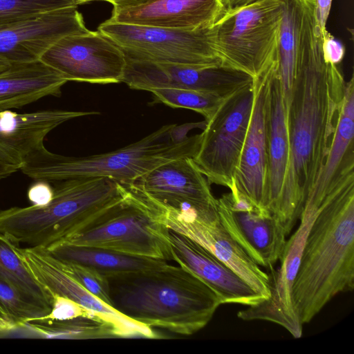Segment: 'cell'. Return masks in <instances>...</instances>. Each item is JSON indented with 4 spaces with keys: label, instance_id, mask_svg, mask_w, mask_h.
Returning <instances> with one entry per match:
<instances>
[{
    "label": "cell",
    "instance_id": "cell-39",
    "mask_svg": "<svg viewBox=\"0 0 354 354\" xmlns=\"http://www.w3.org/2000/svg\"><path fill=\"white\" fill-rule=\"evenodd\" d=\"M94 1V0H80L81 4L88 2V1Z\"/></svg>",
    "mask_w": 354,
    "mask_h": 354
},
{
    "label": "cell",
    "instance_id": "cell-9",
    "mask_svg": "<svg viewBox=\"0 0 354 354\" xmlns=\"http://www.w3.org/2000/svg\"><path fill=\"white\" fill-rule=\"evenodd\" d=\"M253 84L226 97L206 120L193 160L209 184L231 187L253 106Z\"/></svg>",
    "mask_w": 354,
    "mask_h": 354
},
{
    "label": "cell",
    "instance_id": "cell-12",
    "mask_svg": "<svg viewBox=\"0 0 354 354\" xmlns=\"http://www.w3.org/2000/svg\"><path fill=\"white\" fill-rule=\"evenodd\" d=\"M217 199L220 221L230 236L259 266L271 269L279 261L287 233L279 221L253 204L236 187Z\"/></svg>",
    "mask_w": 354,
    "mask_h": 354
},
{
    "label": "cell",
    "instance_id": "cell-17",
    "mask_svg": "<svg viewBox=\"0 0 354 354\" xmlns=\"http://www.w3.org/2000/svg\"><path fill=\"white\" fill-rule=\"evenodd\" d=\"M169 239L172 260L207 285L220 297L222 304L253 306L265 300L234 270L203 246L170 230Z\"/></svg>",
    "mask_w": 354,
    "mask_h": 354
},
{
    "label": "cell",
    "instance_id": "cell-5",
    "mask_svg": "<svg viewBox=\"0 0 354 354\" xmlns=\"http://www.w3.org/2000/svg\"><path fill=\"white\" fill-rule=\"evenodd\" d=\"M178 129L176 124H167L121 149L88 156L53 153L43 145L26 158L20 170L35 180L108 178L122 185L131 184L160 165L194 158L201 133L181 136Z\"/></svg>",
    "mask_w": 354,
    "mask_h": 354
},
{
    "label": "cell",
    "instance_id": "cell-14",
    "mask_svg": "<svg viewBox=\"0 0 354 354\" xmlns=\"http://www.w3.org/2000/svg\"><path fill=\"white\" fill-rule=\"evenodd\" d=\"M15 250L35 279L51 295L68 297L94 312L113 326L118 338L160 337L152 328L128 318L82 286L63 271L47 249L17 245Z\"/></svg>",
    "mask_w": 354,
    "mask_h": 354
},
{
    "label": "cell",
    "instance_id": "cell-11",
    "mask_svg": "<svg viewBox=\"0 0 354 354\" xmlns=\"http://www.w3.org/2000/svg\"><path fill=\"white\" fill-rule=\"evenodd\" d=\"M40 61L67 81L92 84L122 82L127 64L122 51L98 30L63 37Z\"/></svg>",
    "mask_w": 354,
    "mask_h": 354
},
{
    "label": "cell",
    "instance_id": "cell-15",
    "mask_svg": "<svg viewBox=\"0 0 354 354\" xmlns=\"http://www.w3.org/2000/svg\"><path fill=\"white\" fill-rule=\"evenodd\" d=\"M77 7L55 10L0 25V62L39 60L54 43L68 35L87 32Z\"/></svg>",
    "mask_w": 354,
    "mask_h": 354
},
{
    "label": "cell",
    "instance_id": "cell-23",
    "mask_svg": "<svg viewBox=\"0 0 354 354\" xmlns=\"http://www.w3.org/2000/svg\"><path fill=\"white\" fill-rule=\"evenodd\" d=\"M67 82L40 60L11 64L0 72V111L19 108L46 96H58Z\"/></svg>",
    "mask_w": 354,
    "mask_h": 354
},
{
    "label": "cell",
    "instance_id": "cell-8",
    "mask_svg": "<svg viewBox=\"0 0 354 354\" xmlns=\"http://www.w3.org/2000/svg\"><path fill=\"white\" fill-rule=\"evenodd\" d=\"M97 30L129 59L203 67L222 66L214 46V26L189 30L118 23L109 19Z\"/></svg>",
    "mask_w": 354,
    "mask_h": 354
},
{
    "label": "cell",
    "instance_id": "cell-10",
    "mask_svg": "<svg viewBox=\"0 0 354 354\" xmlns=\"http://www.w3.org/2000/svg\"><path fill=\"white\" fill-rule=\"evenodd\" d=\"M147 199L157 218L169 230L203 246L234 270L265 300L270 297L268 274L230 236L220 221L218 211L200 213L192 208L175 209Z\"/></svg>",
    "mask_w": 354,
    "mask_h": 354
},
{
    "label": "cell",
    "instance_id": "cell-29",
    "mask_svg": "<svg viewBox=\"0 0 354 354\" xmlns=\"http://www.w3.org/2000/svg\"><path fill=\"white\" fill-rule=\"evenodd\" d=\"M80 4V0H0V25Z\"/></svg>",
    "mask_w": 354,
    "mask_h": 354
},
{
    "label": "cell",
    "instance_id": "cell-36",
    "mask_svg": "<svg viewBox=\"0 0 354 354\" xmlns=\"http://www.w3.org/2000/svg\"><path fill=\"white\" fill-rule=\"evenodd\" d=\"M261 0H224L226 10H236Z\"/></svg>",
    "mask_w": 354,
    "mask_h": 354
},
{
    "label": "cell",
    "instance_id": "cell-7",
    "mask_svg": "<svg viewBox=\"0 0 354 354\" xmlns=\"http://www.w3.org/2000/svg\"><path fill=\"white\" fill-rule=\"evenodd\" d=\"M283 13L281 0H261L225 10L214 25V46L222 66L253 78L272 62Z\"/></svg>",
    "mask_w": 354,
    "mask_h": 354
},
{
    "label": "cell",
    "instance_id": "cell-18",
    "mask_svg": "<svg viewBox=\"0 0 354 354\" xmlns=\"http://www.w3.org/2000/svg\"><path fill=\"white\" fill-rule=\"evenodd\" d=\"M96 111L46 109L30 113L0 111V162L20 170L26 158L44 145L46 135L62 123Z\"/></svg>",
    "mask_w": 354,
    "mask_h": 354
},
{
    "label": "cell",
    "instance_id": "cell-26",
    "mask_svg": "<svg viewBox=\"0 0 354 354\" xmlns=\"http://www.w3.org/2000/svg\"><path fill=\"white\" fill-rule=\"evenodd\" d=\"M26 326L45 338L69 339L118 338L113 326L100 317H80L53 321L33 319Z\"/></svg>",
    "mask_w": 354,
    "mask_h": 354
},
{
    "label": "cell",
    "instance_id": "cell-24",
    "mask_svg": "<svg viewBox=\"0 0 354 354\" xmlns=\"http://www.w3.org/2000/svg\"><path fill=\"white\" fill-rule=\"evenodd\" d=\"M56 259L87 266L107 278L149 271L167 261L131 255L115 250L62 243L48 250Z\"/></svg>",
    "mask_w": 354,
    "mask_h": 354
},
{
    "label": "cell",
    "instance_id": "cell-20",
    "mask_svg": "<svg viewBox=\"0 0 354 354\" xmlns=\"http://www.w3.org/2000/svg\"><path fill=\"white\" fill-rule=\"evenodd\" d=\"M268 76L265 71L254 78L252 115L234 183L236 189L259 208L263 207L267 162L266 101Z\"/></svg>",
    "mask_w": 354,
    "mask_h": 354
},
{
    "label": "cell",
    "instance_id": "cell-34",
    "mask_svg": "<svg viewBox=\"0 0 354 354\" xmlns=\"http://www.w3.org/2000/svg\"><path fill=\"white\" fill-rule=\"evenodd\" d=\"M332 0H315L317 19L320 25L323 37L328 32L326 23L330 11Z\"/></svg>",
    "mask_w": 354,
    "mask_h": 354
},
{
    "label": "cell",
    "instance_id": "cell-31",
    "mask_svg": "<svg viewBox=\"0 0 354 354\" xmlns=\"http://www.w3.org/2000/svg\"><path fill=\"white\" fill-rule=\"evenodd\" d=\"M52 296L53 303L50 312L45 316L36 319L53 321L70 319L80 317H99L94 312L68 297L57 294H53Z\"/></svg>",
    "mask_w": 354,
    "mask_h": 354
},
{
    "label": "cell",
    "instance_id": "cell-19",
    "mask_svg": "<svg viewBox=\"0 0 354 354\" xmlns=\"http://www.w3.org/2000/svg\"><path fill=\"white\" fill-rule=\"evenodd\" d=\"M226 10L224 0H156L113 8L110 20L124 24L194 30L212 27Z\"/></svg>",
    "mask_w": 354,
    "mask_h": 354
},
{
    "label": "cell",
    "instance_id": "cell-22",
    "mask_svg": "<svg viewBox=\"0 0 354 354\" xmlns=\"http://www.w3.org/2000/svg\"><path fill=\"white\" fill-rule=\"evenodd\" d=\"M354 77L346 82L330 149L306 200L320 206L326 196L354 179Z\"/></svg>",
    "mask_w": 354,
    "mask_h": 354
},
{
    "label": "cell",
    "instance_id": "cell-16",
    "mask_svg": "<svg viewBox=\"0 0 354 354\" xmlns=\"http://www.w3.org/2000/svg\"><path fill=\"white\" fill-rule=\"evenodd\" d=\"M131 184L147 198L166 207L192 208L200 213L218 211L210 184L191 157L160 165Z\"/></svg>",
    "mask_w": 354,
    "mask_h": 354
},
{
    "label": "cell",
    "instance_id": "cell-21",
    "mask_svg": "<svg viewBox=\"0 0 354 354\" xmlns=\"http://www.w3.org/2000/svg\"><path fill=\"white\" fill-rule=\"evenodd\" d=\"M264 71L268 76V89L266 101L267 162L263 207L273 215L286 176L289 143L286 102L281 82L272 63Z\"/></svg>",
    "mask_w": 354,
    "mask_h": 354
},
{
    "label": "cell",
    "instance_id": "cell-37",
    "mask_svg": "<svg viewBox=\"0 0 354 354\" xmlns=\"http://www.w3.org/2000/svg\"><path fill=\"white\" fill-rule=\"evenodd\" d=\"M19 169L15 167L3 164L0 162V180L5 178Z\"/></svg>",
    "mask_w": 354,
    "mask_h": 354
},
{
    "label": "cell",
    "instance_id": "cell-38",
    "mask_svg": "<svg viewBox=\"0 0 354 354\" xmlns=\"http://www.w3.org/2000/svg\"><path fill=\"white\" fill-rule=\"evenodd\" d=\"M9 65L10 64L8 63L0 62V72L6 69L9 66Z\"/></svg>",
    "mask_w": 354,
    "mask_h": 354
},
{
    "label": "cell",
    "instance_id": "cell-3",
    "mask_svg": "<svg viewBox=\"0 0 354 354\" xmlns=\"http://www.w3.org/2000/svg\"><path fill=\"white\" fill-rule=\"evenodd\" d=\"M112 307L150 328L191 335L203 328L222 304L200 279L180 266L108 278Z\"/></svg>",
    "mask_w": 354,
    "mask_h": 354
},
{
    "label": "cell",
    "instance_id": "cell-4",
    "mask_svg": "<svg viewBox=\"0 0 354 354\" xmlns=\"http://www.w3.org/2000/svg\"><path fill=\"white\" fill-rule=\"evenodd\" d=\"M58 182L52 200L44 206L0 209V232L18 245L48 250L92 225L129 192L124 185L108 178Z\"/></svg>",
    "mask_w": 354,
    "mask_h": 354
},
{
    "label": "cell",
    "instance_id": "cell-33",
    "mask_svg": "<svg viewBox=\"0 0 354 354\" xmlns=\"http://www.w3.org/2000/svg\"><path fill=\"white\" fill-rule=\"evenodd\" d=\"M323 50L326 60L337 66L345 54L344 45L328 32L323 37Z\"/></svg>",
    "mask_w": 354,
    "mask_h": 354
},
{
    "label": "cell",
    "instance_id": "cell-30",
    "mask_svg": "<svg viewBox=\"0 0 354 354\" xmlns=\"http://www.w3.org/2000/svg\"><path fill=\"white\" fill-rule=\"evenodd\" d=\"M57 261L65 273L103 302L112 307L109 282L106 277L87 266L59 259Z\"/></svg>",
    "mask_w": 354,
    "mask_h": 354
},
{
    "label": "cell",
    "instance_id": "cell-28",
    "mask_svg": "<svg viewBox=\"0 0 354 354\" xmlns=\"http://www.w3.org/2000/svg\"><path fill=\"white\" fill-rule=\"evenodd\" d=\"M0 306L17 328H22L31 319L48 315L50 310L27 299L8 282L0 279Z\"/></svg>",
    "mask_w": 354,
    "mask_h": 354
},
{
    "label": "cell",
    "instance_id": "cell-6",
    "mask_svg": "<svg viewBox=\"0 0 354 354\" xmlns=\"http://www.w3.org/2000/svg\"><path fill=\"white\" fill-rule=\"evenodd\" d=\"M123 185L129 192L123 201L64 243L171 261L169 228L138 191L130 185Z\"/></svg>",
    "mask_w": 354,
    "mask_h": 354
},
{
    "label": "cell",
    "instance_id": "cell-32",
    "mask_svg": "<svg viewBox=\"0 0 354 354\" xmlns=\"http://www.w3.org/2000/svg\"><path fill=\"white\" fill-rule=\"evenodd\" d=\"M54 194L53 187L49 182L45 180H35L27 192L29 201L34 206H44L53 198Z\"/></svg>",
    "mask_w": 354,
    "mask_h": 354
},
{
    "label": "cell",
    "instance_id": "cell-2",
    "mask_svg": "<svg viewBox=\"0 0 354 354\" xmlns=\"http://www.w3.org/2000/svg\"><path fill=\"white\" fill-rule=\"evenodd\" d=\"M354 289V179L329 193L308 232L292 286L295 315L309 323L336 295Z\"/></svg>",
    "mask_w": 354,
    "mask_h": 354
},
{
    "label": "cell",
    "instance_id": "cell-13",
    "mask_svg": "<svg viewBox=\"0 0 354 354\" xmlns=\"http://www.w3.org/2000/svg\"><path fill=\"white\" fill-rule=\"evenodd\" d=\"M122 82L130 88L149 91L155 88L196 90L227 97L253 84L254 78L223 66H197L153 63L127 59Z\"/></svg>",
    "mask_w": 354,
    "mask_h": 354
},
{
    "label": "cell",
    "instance_id": "cell-1",
    "mask_svg": "<svg viewBox=\"0 0 354 354\" xmlns=\"http://www.w3.org/2000/svg\"><path fill=\"white\" fill-rule=\"evenodd\" d=\"M346 81L327 62L323 35L315 26L299 30L295 77L286 104L289 157L273 215L287 234L302 210L328 155Z\"/></svg>",
    "mask_w": 354,
    "mask_h": 354
},
{
    "label": "cell",
    "instance_id": "cell-25",
    "mask_svg": "<svg viewBox=\"0 0 354 354\" xmlns=\"http://www.w3.org/2000/svg\"><path fill=\"white\" fill-rule=\"evenodd\" d=\"M16 246L0 232V279L13 286L29 301L50 310L52 295L28 270L17 254Z\"/></svg>",
    "mask_w": 354,
    "mask_h": 354
},
{
    "label": "cell",
    "instance_id": "cell-27",
    "mask_svg": "<svg viewBox=\"0 0 354 354\" xmlns=\"http://www.w3.org/2000/svg\"><path fill=\"white\" fill-rule=\"evenodd\" d=\"M157 101L175 109L192 110L209 120L226 97L192 89L155 88L149 91Z\"/></svg>",
    "mask_w": 354,
    "mask_h": 354
},
{
    "label": "cell",
    "instance_id": "cell-35",
    "mask_svg": "<svg viewBox=\"0 0 354 354\" xmlns=\"http://www.w3.org/2000/svg\"><path fill=\"white\" fill-rule=\"evenodd\" d=\"M95 1V0H94ZM111 3L113 8L131 7L153 2L156 0H100Z\"/></svg>",
    "mask_w": 354,
    "mask_h": 354
}]
</instances>
